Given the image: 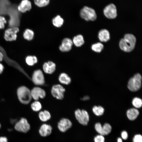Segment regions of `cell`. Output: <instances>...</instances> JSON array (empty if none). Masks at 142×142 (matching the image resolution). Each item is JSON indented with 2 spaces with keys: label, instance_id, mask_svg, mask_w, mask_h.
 <instances>
[{
  "label": "cell",
  "instance_id": "obj_1",
  "mask_svg": "<svg viewBox=\"0 0 142 142\" xmlns=\"http://www.w3.org/2000/svg\"><path fill=\"white\" fill-rule=\"evenodd\" d=\"M136 42V38L133 35L127 34L125 35L124 38L120 40L119 44V46L123 50L130 52L134 49Z\"/></svg>",
  "mask_w": 142,
  "mask_h": 142
},
{
  "label": "cell",
  "instance_id": "obj_2",
  "mask_svg": "<svg viewBox=\"0 0 142 142\" xmlns=\"http://www.w3.org/2000/svg\"><path fill=\"white\" fill-rule=\"evenodd\" d=\"M17 94L19 100L23 104H28L32 98L31 90L25 86H21L18 88Z\"/></svg>",
  "mask_w": 142,
  "mask_h": 142
},
{
  "label": "cell",
  "instance_id": "obj_3",
  "mask_svg": "<svg viewBox=\"0 0 142 142\" xmlns=\"http://www.w3.org/2000/svg\"><path fill=\"white\" fill-rule=\"evenodd\" d=\"M141 76L139 73L135 74L128 81V87L129 89L132 92L138 90L141 86Z\"/></svg>",
  "mask_w": 142,
  "mask_h": 142
},
{
  "label": "cell",
  "instance_id": "obj_4",
  "mask_svg": "<svg viewBox=\"0 0 142 142\" xmlns=\"http://www.w3.org/2000/svg\"><path fill=\"white\" fill-rule=\"evenodd\" d=\"M80 15L81 18L87 21H94L97 17L94 10L87 6H84L80 10Z\"/></svg>",
  "mask_w": 142,
  "mask_h": 142
},
{
  "label": "cell",
  "instance_id": "obj_5",
  "mask_svg": "<svg viewBox=\"0 0 142 142\" xmlns=\"http://www.w3.org/2000/svg\"><path fill=\"white\" fill-rule=\"evenodd\" d=\"M76 119L80 124L87 125L89 120V116L88 112L85 110L78 109L75 111Z\"/></svg>",
  "mask_w": 142,
  "mask_h": 142
},
{
  "label": "cell",
  "instance_id": "obj_6",
  "mask_svg": "<svg viewBox=\"0 0 142 142\" xmlns=\"http://www.w3.org/2000/svg\"><path fill=\"white\" fill-rule=\"evenodd\" d=\"M14 128L17 131L26 133L30 130V126L27 119L22 118L15 123Z\"/></svg>",
  "mask_w": 142,
  "mask_h": 142
},
{
  "label": "cell",
  "instance_id": "obj_7",
  "mask_svg": "<svg viewBox=\"0 0 142 142\" xmlns=\"http://www.w3.org/2000/svg\"><path fill=\"white\" fill-rule=\"evenodd\" d=\"M65 91L64 88L60 84L53 85L51 89L52 95L57 99L59 100L62 99L64 98Z\"/></svg>",
  "mask_w": 142,
  "mask_h": 142
},
{
  "label": "cell",
  "instance_id": "obj_8",
  "mask_svg": "<svg viewBox=\"0 0 142 142\" xmlns=\"http://www.w3.org/2000/svg\"><path fill=\"white\" fill-rule=\"evenodd\" d=\"M32 80L36 85H42L44 84L45 81L42 71L39 69L34 71L32 75Z\"/></svg>",
  "mask_w": 142,
  "mask_h": 142
},
{
  "label": "cell",
  "instance_id": "obj_9",
  "mask_svg": "<svg viewBox=\"0 0 142 142\" xmlns=\"http://www.w3.org/2000/svg\"><path fill=\"white\" fill-rule=\"evenodd\" d=\"M105 16L107 18L113 19L117 16V9L115 5L111 3L106 6L103 10Z\"/></svg>",
  "mask_w": 142,
  "mask_h": 142
},
{
  "label": "cell",
  "instance_id": "obj_10",
  "mask_svg": "<svg viewBox=\"0 0 142 142\" xmlns=\"http://www.w3.org/2000/svg\"><path fill=\"white\" fill-rule=\"evenodd\" d=\"M19 28L16 27H12L7 29L5 31L4 38L7 41L15 40L17 38V33L19 32Z\"/></svg>",
  "mask_w": 142,
  "mask_h": 142
},
{
  "label": "cell",
  "instance_id": "obj_11",
  "mask_svg": "<svg viewBox=\"0 0 142 142\" xmlns=\"http://www.w3.org/2000/svg\"><path fill=\"white\" fill-rule=\"evenodd\" d=\"M72 124L69 119L63 118L61 119L58 124V128L61 132H65L72 126Z\"/></svg>",
  "mask_w": 142,
  "mask_h": 142
},
{
  "label": "cell",
  "instance_id": "obj_12",
  "mask_svg": "<svg viewBox=\"0 0 142 142\" xmlns=\"http://www.w3.org/2000/svg\"><path fill=\"white\" fill-rule=\"evenodd\" d=\"M32 98L35 100H38L39 98L43 99L46 96L45 90L39 87H35L31 90Z\"/></svg>",
  "mask_w": 142,
  "mask_h": 142
},
{
  "label": "cell",
  "instance_id": "obj_13",
  "mask_svg": "<svg viewBox=\"0 0 142 142\" xmlns=\"http://www.w3.org/2000/svg\"><path fill=\"white\" fill-rule=\"evenodd\" d=\"M72 40L68 38H64L59 47L60 50L62 52H68L71 49L73 45Z\"/></svg>",
  "mask_w": 142,
  "mask_h": 142
},
{
  "label": "cell",
  "instance_id": "obj_14",
  "mask_svg": "<svg viewBox=\"0 0 142 142\" xmlns=\"http://www.w3.org/2000/svg\"><path fill=\"white\" fill-rule=\"evenodd\" d=\"M32 8V4L29 0H22L18 7V9L20 12L24 13L30 11Z\"/></svg>",
  "mask_w": 142,
  "mask_h": 142
},
{
  "label": "cell",
  "instance_id": "obj_15",
  "mask_svg": "<svg viewBox=\"0 0 142 142\" xmlns=\"http://www.w3.org/2000/svg\"><path fill=\"white\" fill-rule=\"evenodd\" d=\"M52 128L50 125L44 124L40 127L39 132L41 136L45 137L51 134L52 133Z\"/></svg>",
  "mask_w": 142,
  "mask_h": 142
},
{
  "label": "cell",
  "instance_id": "obj_16",
  "mask_svg": "<svg viewBox=\"0 0 142 142\" xmlns=\"http://www.w3.org/2000/svg\"><path fill=\"white\" fill-rule=\"evenodd\" d=\"M55 64L52 61L45 62L43 65V70L45 73L47 74H52L55 71Z\"/></svg>",
  "mask_w": 142,
  "mask_h": 142
},
{
  "label": "cell",
  "instance_id": "obj_17",
  "mask_svg": "<svg viewBox=\"0 0 142 142\" xmlns=\"http://www.w3.org/2000/svg\"><path fill=\"white\" fill-rule=\"evenodd\" d=\"M98 38L101 42H106L108 41L110 39L109 31L106 29L100 30L98 33Z\"/></svg>",
  "mask_w": 142,
  "mask_h": 142
},
{
  "label": "cell",
  "instance_id": "obj_18",
  "mask_svg": "<svg viewBox=\"0 0 142 142\" xmlns=\"http://www.w3.org/2000/svg\"><path fill=\"white\" fill-rule=\"evenodd\" d=\"M139 114V111L135 108H131L128 110L126 112L128 118L130 120H134L138 117Z\"/></svg>",
  "mask_w": 142,
  "mask_h": 142
},
{
  "label": "cell",
  "instance_id": "obj_19",
  "mask_svg": "<svg viewBox=\"0 0 142 142\" xmlns=\"http://www.w3.org/2000/svg\"><path fill=\"white\" fill-rule=\"evenodd\" d=\"M58 80L61 84L65 85H68L71 82V79L66 73H62L59 75Z\"/></svg>",
  "mask_w": 142,
  "mask_h": 142
},
{
  "label": "cell",
  "instance_id": "obj_20",
  "mask_svg": "<svg viewBox=\"0 0 142 142\" xmlns=\"http://www.w3.org/2000/svg\"><path fill=\"white\" fill-rule=\"evenodd\" d=\"M38 116L40 120L43 122H46L51 117L50 113L46 110L40 111L39 113Z\"/></svg>",
  "mask_w": 142,
  "mask_h": 142
},
{
  "label": "cell",
  "instance_id": "obj_21",
  "mask_svg": "<svg viewBox=\"0 0 142 142\" xmlns=\"http://www.w3.org/2000/svg\"><path fill=\"white\" fill-rule=\"evenodd\" d=\"M72 40L73 44L77 47L81 46L84 43L83 37L81 34H78L74 36Z\"/></svg>",
  "mask_w": 142,
  "mask_h": 142
},
{
  "label": "cell",
  "instance_id": "obj_22",
  "mask_svg": "<svg viewBox=\"0 0 142 142\" xmlns=\"http://www.w3.org/2000/svg\"><path fill=\"white\" fill-rule=\"evenodd\" d=\"M64 22L63 19L59 15H57L52 20L53 25L55 27L59 28L61 27Z\"/></svg>",
  "mask_w": 142,
  "mask_h": 142
},
{
  "label": "cell",
  "instance_id": "obj_23",
  "mask_svg": "<svg viewBox=\"0 0 142 142\" xmlns=\"http://www.w3.org/2000/svg\"><path fill=\"white\" fill-rule=\"evenodd\" d=\"M102 130L103 135H108L111 132L112 127L109 123H105L102 125Z\"/></svg>",
  "mask_w": 142,
  "mask_h": 142
},
{
  "label": "cell",
  "instance_id": "obj_24",
  "mask_svg": "<svg viewBox=\"0 0 142 142\" xmlns=\"http://www.w3.org/2000/svg\"><path fill=\"white\" fill-rule=\"evenodd\" d=\"M38 61L37 57L35 56H27L26 58V62L27 65L32 66L36 63Z\"/></svg>",
  "mask_w": 142,
  "mask_h": 142
},
{
  "label": "cell",
  "instance_id": "obj_25",
  "mask_svg": "<svg viewBox=\"0 0 142 142\" xmlns=\"http://www.w3.org/2000/svg\"><path fill=\"white\" fill-rule=\"evenodd\" d=\"M34 35V32L32 30L27 29H26L24 32L23 36L25 39L31 40L33 38Z\"/></svg>",
  "mask_w": 142,
  "mask_h": 142
},
{
  "label": "cell",
  "instance_id": "obj_26",
  "mask_svg": "<svg viewBox=\"0 0 142 142\" xmlns=\"http://www.w3.org/2000/svg\"><path fill=\"white\" fill-rule=\"evenodd\" d=\"M92 111L95 115L99 116L103 115L104 112V109L101 106H95L93 108Z\"/></svg>",
  "mask_w": 142,
  "mask_h": 142
},
{
  "label": "cell",
  "instance_id": "obj_27",
  "mask_svg": "<svg viewBox=\"0 0 142 142\" xmlns=\"http://www.w3.org/2000/svg\"><path fill=\"white\" fill-rule=\"evenodd\" d=\"M31 107L33 111L37 112L41 110L42 105L39 102L38 100H35L31 104Z\"/></svg>",
  "mask_w": 142,
  "mask_h": 142
},
{
  "label": "cell",
  "instance_id": "obj_28",
  "mask_svg": "<svg viewBox=\"0 0 142 142\" xmlns=\"http://www.w3.org/2000/svg\"><path fill=\"white\" fill-rule=\"evenodd\" d=\"M34 1L38 7H42L48 5L49 3L50 0H34Z\"/></svg>",
  "mask_w": 142,
  "mask_h": 142
},
{
  "label": "cell",
  "instance_id": "obj_29",
  "mask_svg": "<svg viewBox=\"0 0 142 142\" xmlns=\"http://www.w3.org/2000/svg\"><path fill=\"white\" fill-rule=\"evenodd\" d=\"M104 48L103 45L100 43H98L92 45V49L97 52H100Z\"/></svg>",
  "mask_w": 142,
  "mask_h": 142
},
{
  "label": "cell",
  "instance_id": "obj_30",
  "mask_svg": "<svg viewBox=\"0 0 142 142\" xmlns=\"http://www.w3.org/2000/svg\"><path fill=\"white\" fill-rule=\"evenodd\" d=\"M132 103L133 105L136 108H140L142 106V100L139 98H134L133 100Z\"/></svg>",
  "mask_w": 142,
  "mask_h": 142
},
{
  "label": "cell",
  "instance_id": "obj_31",
  "mask_svg": "<svg viewBox=\"0 0 142 142\" xmlns=\"http://www.w3.org/2000/svg\"><path fill=\"white\" fill-rule=\"evenodd\" d=\"M102 125L99 122L96 123L94 125V128L96 131L99 134L102 135Z\"/></svg>",
  "mask_w": 142,
  "mask_h": 142
},
{
  "label": "cell",
  "instance_id": "obj_32",
  "mask_svg": "<svg viewBox=\"0 0 142 142\" xmlns=\"http://www.w3.org/2000/svg\"><path fill=\"white\" fill-rule=\"evenodd\" d=\"M94 142H105V137L104 136L98 134L94 137Z\"/></svg>",
  "mask_w": 142,
  "mask_h": 142
},
{
  "label": "cell",
  "instance_id": "obj_33",
  "mask_svg": "<svg viewBox=\"0 0 142 142\" xmlns=\"http://www.w3.org/2000/svg\"><path fill=\"white\" fill-rule=\"evenodd\" d=\"M133 142H142V136L140 134H137L133 136Z\"/></svg>",
  "mask_w": 142,
  "mask_h": 142
},
{
  "label": "cell",
  "instance_id": "obj_34",
  "mask_svg": "<svg viewBox=\"0 0 142 142\" xmlns=\"http://www.w3.org/2000/svg\"><path fill=\"white\" fill-rule=\"evenodd\" d=\"M7 23L5 18L3 16H0V29H3L5 27V24Z\"/></svg>",
  "mask_w": 142,
  "mask_h": 142
},
{
  "label": "cell",
  "instance_id": "obj_35",
  "mask_svg": "<svg viewBox=\"0 0 142 142\" xmlns=\"http://www.w3.org/2000/svg\"><path fill=\"white\" fill-rule=\"evenodd\" d=\"M121 138L123 140H126L128 136V134L127 131L125 130L122 131L121 133Z\"/></svg>",
  "mask_w": 142,
  "mask_h": 142
},
{
  "label": "cell",
  "instance_id": "obj_36",
  "mask_svg": "<svg viewBox=\"0 0 142 142\" xmlns=\"http://www.w3.org/2000/svg\"><path fill=\"white\" fill-rule=\"evenodd\" d=\"M0 142H8V139L5 136L0 137Z\"/></svg>",
  "mask_w": 142,
  "mask_h": 142
},
{
  "label": "cell",
  "instance_id": "obj_37",
  "mask_svg": "<svg viewBox=\"0 0 142 142\" xmlns=\"http://www.w3.org/2000/svg\"><path fill=\"white\" fill-rule=\"evenodd\" d=\"M4 66L3 65L0 63V74H1L3 72L4 69Z\"/></svg>",
  "mask_w": 142,
  "mask_h": 142
},
{
  "label": "cell",
  "instance_id": "obj_38",
  "mask_svg": "<svg viewBox=\"0 0 142 142\" xmlns=\"http://www.w3.org/2000/svg\"><path fill=\"white\" fill-rule=\"evenodd\" d=\"M89 97L88 96H84L83 98L81 99L82 100H89Z\"/></svg>",
  "mask_w": 142,
  "mask_h": 142
},
{
  "label": "cell",
  "instance_id": "obj_39",
  "mask_svg": "<svg viewBox=\"0 0 142 142\" xmlns=\"http://www.w3.org/2000/svg\"><path fill=\"white\" fill-rule=\"evenodd\" d=\"M3 55L1 52H0V62L1 61L3 60Z\"/></svg>",
  "mask_w": 142,
  "mask_h": 142
},
{
  "label": "cell",
  "instance_id": "obj_40",
  "mask_svg": "<svg viewBox=\"0 0 142 142\" xmlns=\"http://www.w3.org/2000/svg\"><path fill=\"white\" fill-rule=\"evenodd\" d=\"M117 142H123L122 139L120 137H118L117 139Z\"/></svg>",
  "mask_w": 142,
  "mask_h": 142
},
{
  "label": "cell",
  "instance_id": "obj_41",
  "mask_svg": "<svg viewBox=\"0 0 142 142\" xmlns=\"http://www.w3.org/2000/svg\"><path fill=\"white\" fill-rule=\"evenodd\" d=\"M16 120H11V123H14L16 121Z\"/></svg>",
  "mask_w": 142,
  "mask_h": 142
},
{
  "label": "cell",
  "instance_id": "obj_42",
  "mask_svg": "<svg viewBox=\"0 0 142 142\" xmlns=\"http://www.w3.org/2000/svg\"><path fill=\"white\" fill-rule=\"evenodd\" d=\"M1 127V124L0 123V128Z\"/></svg>",
  "mask_w": 142,
  "mask_h": 142
}]
</instances>
